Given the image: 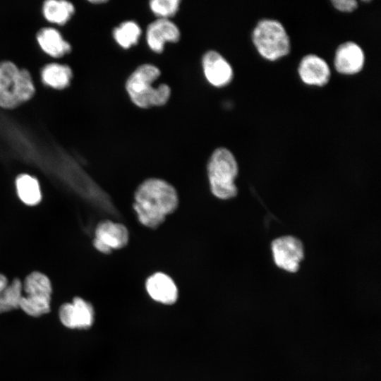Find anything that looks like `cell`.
I'll return each mask as SVG.
<instances>
[{"label": "cell", "instance_id": "6", "mask_svg": "<svg viewBox=\"0 0 381 381\" xmlns=\"http://www.w3.org/2000/svg\"><path fill=\"white\" fill-rule=\"evenodd\" d=\"M253 42L260 54L274 61L289 54V36L281 23L273 19H262L255 27Z\"/></svg>", "mask_w": 381, "mask_h": 381}, {"label": "cell", "instance_id": "4", "mask_svg": "<svg viewBox=\"0 0 381 381\" xmlns=\"http://www.w3.org/2000/svg\"><path fill=\"white\" fill-rule=\"evenodd\" d=\"M35 88L30 73L11 61L0 63V107L12 109L29 100Z\"/></svg>", "mask_w": 381, "mask_h": 381}, {"label": "cell", "instance_id": "11", "mask_svg": "<svg viewBox=\"0 0 381 381\" xmlns=\"http://www.w3.org/2000/svg\"><path fill=\"white\" fill-rule=\"evenodd\" d=\"M148 47L155 53L161 54L165 43H176L180 40L179 27L169 19L157 18L147 27L145 33Z\"/></svg>", "mask_w": 381, "mask_h": 381}, {"label": "cell", "instance_id": "2", "mask_svg": "<svg viewBox=\"0 0 381 381\" xmlns=\"http://www.w3.org/2000/svg\"><path fill=\"white\" fill-rule=\"evenodd\" d=\"M161 75L159 68L152 64L138 66L128 77L125 87L131 101L138 107L147 109L164 106L169 101L171 90L165 83L154 87Z\"/></svg>", "mask_w": 381, "mask_h": 381}, {"label": "cell", "instance_id": "23", "mask_svg": "<svg viewBox=\"0 0 381 381\" xmlns=\"http://www.w3.org/2000/svg\"><path fill=\"white\" fill-rule=\"evenodd\" d=\"M90 3L92 4H104L105 2H107V1H104V0H93V1H90Z\"/></svg>", "mask_w": 381, "mask_h": 381}, {"label": "cell", "instance_id": "22", "mask_svg": "<svg viewBox=\"0 0 381 381\" xmlns=\"http://www.w3.org/2000/svg\"><path fill=\"white\" fill-rule=\"evenodd\" d=\"M332 2L336 8L341 11H352L358 6L355 0H333Z\"/></svg>", "mask_w": 381, "mask_h": 381}, {"label": "cell", "instance_id": "16", "mask_svg": "<svg viewBox=\"0 0 381 381\" xmlns=\"http://www.w3.org/2000/svg\"><path fill=\"white\" fill-rule=\"evenodd\" d=\"M17 195L25 205L32 207L38 205L42 198L39 181L29 174L18 175L15 179Z\"/></svg>", "mask_w": 381, "mask_h": 381}, {"label": "cell", "instance_id": "7", "mask_svg": "<svg viewBox=\"0 0 381 381\" xmlns=\"http://www.w3.org/2000/svg\"><path fill=\"white\" fill-rule=\"evenodd\" d=\"M61 324L69 329H87L95 321V310L91 303L80 296L62 303L58 310Z\"/></svg>", "mask_w": 381, "mask_h": 381}, {"label": "cell", "instance_id": "17", "mask_svg": "<svg viewBox=\"0 0 381 381\" xmlns=\"http://www.w3.org/2000/svg\"><path fill=\"white\" fill-rule=\"evenodd\" d=\"M37 39L42 49L52 57L63 56L71 49L70 44L54 28H47L42 30L38 33Z\"/></svg>", "mask_w": 381, "mask_h": 381}, {"label": "cell", "instance_id": "8", "mask_svg": "<svg viewBox=\"0 0 381 381\" xmlns=\"http://www.w3.org/2000/svg\"><path fill=\"white\" fill-rule=\"evenodd\" d=\"M274 264L289 272H296L303 259L302 242L293 236H284L275 238L271 243Z\"/></svg>", "mask_w": 381, "mask_h": 381}, {"label": "cell", "instance_id": "12", "mask_svg": "<svg viewBox=\"0 0 381 381\" xmlns=\"http://www.w3.org/2000/svg\"><path fill=\"white\" fill-rule=\"evenodd\" d=\"M145 289L149 296L160 303L173 304L178 298L179 291L175 282L163 272L150 275L145 282Z\"/></svg>", "mask_w": 381, "mask_h": 381}, {"label": "cell", "instance_id": "3", "mask_svg": "<svg viewBox=\"0 0 381 381\" xmlns=\"http://www.w3.org/2000/svg\"><path fill=\"white\" fill-rule=\"evenodd\" d=\"M212 193L221 200L234 198L238 193L235 179L238 167L234 155L225 147H218L212 153L207 164Z\"/></svg>", "mask_w": 381, "mask_h": 381}, {"label": "cell", "instance_id": "5", "mask_svg": "<svg viewBox=\"0 0 381 381\" xmlns=\"http://www.w3.org/2000/svg\"><path fill=\"white\" fill-rule=\"evenodd\" d=\"M23 296L19 304L25 314L39 318L51 310L53 287L49 277L40 271L30 272L22 281Z\"/></svg>", "mask_w": 381, "mask_h": 381}, {"label": "cell", "instance_id": "19", "mask_svg": "<svg viewBox=\"0 0 381 381\" xmlns=\"http://www.w3.org/2000/svg\"><path fill=\"white\" fill-rule=\"evenodd\" d=\"M142 30L133 20H126L114 28L112 35L115 42L121 48L128 49L138 44Z\"/></svg>", "mask_w": 381, "mask_h": 381}, {"label": "cell", "instance_id": "14", "mask_svg": "<svg viewBox=\"0 0 381 381\" xmlns=\"http://www.w3.org/2000/svg\"><path fill=\"white\" fill-rule=\"evenodd\" d=\"M301 80L308 85L322 86L330 78V70L327 62L315 54L305 56L298 66Z\"/></svg>", "mask_w": 381, "mask_h": 381}, {"label": "cell", "instance_id": "21", "mask_svg": "<svg viewBox=\"0 0 381 381\" xmlns=\"http://www.w3.org/2000/svg\"><path fill=\"white\" fill-rule=\"evenodd\" d=\"M180 4L179 0H152L149 7L158 18L169 19L179 11Z\"/></svg>", "mask_w": 381, "mask_h": 381}, {"label": "cell", "instance_id": "13", "mask_svg": "<svg viewBox=\"0 0 381 381\" xmlns=\"http://www.w3.org/2000/svg\"><path fill=\"white\" fill-rule=\"evenodd\" d=\"M364 61L362 49L355 42H346L340 44L336 51L334 66L341 73L353 74L362 69Z\"/></svg>", "mask_w": 381, "mask_h": 381}, {"label": "cell", "instance_id": "20", "mask_svg": "<svg viewBox=\"0 0 381 381\" xmlns=\"http://www.w3.org/2000/svg\"><path fill=\"white\" fill-rule=\"evenodd\" d=\"M73 12V4L67 1L49 0L44 3V16L51 23H65Z\"/></svg>", "mask_w": 381, "mask_h": 381}, {"label": "cell", "instance_id": "18", "mask_svg": "<svg viewBox=\"0 0 381 381\" xmlns=\"http://www.w3.org/2000/svg\"><path fill=\"white\" fill-rule=\"evenodd\" d=\"M72 78V71L69 66L59 64H50L42 70L43 82L55 89H64L67 87Z\"/></svg>", "mask_w": 381, "mask_h": 381}, {"label": "cell", "instance_id": "10", "mask_svg": "<svg viewBox=\"0 0 381 381\" xmlns=\"http://www.w3.org/2000/svg\"><path fill=\"white\" fill-rule=\"evenodd\" d=\"M201 65L205 79L214 87H224L233 78L231 65L214 50H209L202 55Z\"/></svg>", "mask_w": 381, "mask_h": 381}, {"label": "cell", "instance_id": "9", "mask_svg": "<svg viewBox=\"0 0 381 381\" xmlns=\"http://www.w3.org/2000/svg\"><path fill=\"white\" fill-rule=\"evenodd\" d=\"M128 239L129 233L125 225L111 220H104L97 225L92 244L99 253L109 254L112 250L125 247Z\"/></svg>", "mask_w": 381, "mask_h": 381}, {"label": "cell", "instance_id": "15", "mask_svg": "<svg viewBox=\"0 0 381 381\" xmlns=\"http://www.w3.org/2000/svg\"><path fill=\"white\" fill-rule=\"evenodd\" d=\"M22 296V280L14 278L9 281L6 275L0 273V313L19 309Z\"/></svg>", "mask_w": 381, "mask_h": 381}, {"label": "cell", "instance_id": "1", "mask_svg": "<svg viewBox=\"0 0 381 381\" xmlns=\"http://www.w3.org/2000/svg\"><path fill=\"white\" fill-rule=\"evenodd\" d=\"M179 197L167 181L150 178L143 181L134 193L133 208L143 226L156 229L178 207Z\"/></svg>", "mask_w": 381, "mask_h": 381}]
</instances>
